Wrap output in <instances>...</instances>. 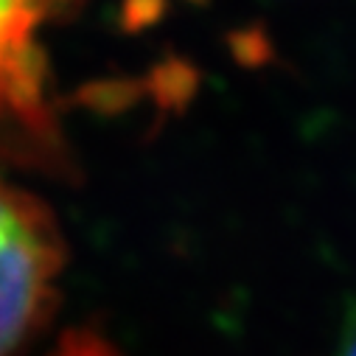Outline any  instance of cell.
I'll return each mask as SVG.
<instances>
[{
	"instance_id": "cell-1",
	"label": "cell",
	"mask_w": 356,
	"mask_h": 356,
	"mask_svg": "<svg viewBox=\"0 0 356 356\" xmlns=\"http://www.w3.org/2000/svg\"><path fill=\"white\" fill-rule=\"evenodd\" d=\"M62 241L48 211L0 183V356H15L51 317Z\"/></svg>"
},
{
	"instance_id": "cell-2",
	"label": "cell",
	"mask_w": 356,
	"mask_h": 356,
	"mask_svg": "<svg viewBox=\"0 0 356 356\" xmlns=\"http://www.w3.org/2000/svg\"><path fill=\"white\" fill-rule=\"evenodd\" d=\"M339 356H356V303L348 312L345 328H342V345H339Z\"/></svg>"
}]
</instances>
